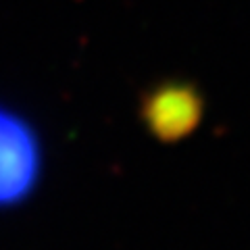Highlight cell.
<instances>
[{
    "label": "cell",
    "mask_w": 250,
    "mask_h": 250,
    "mask_svg": "<svg viewBox=\"0 0 250 250\" xmlns=\"http://www.w3.org/2000/svg\"><path fill=\"white\" fill-rule=\"evenodd\" d=\"M42 173V146L34 127L0 104V207L31 196Z\"/></svg>",
    "instance_id": "obj_1"
},
{
    "label": "cell",
    "mask_w": 250,
    "mask_h": 250,
    "mask_svg": "<svg viewBox=\"0 0 250 250\" xmlns=\"http://www.w3.org/2000/svg\"><path fill=\"white\" fill-rule=\"evenodd\" d=\"M205 115V98L194 83L165 82L150 88L140 104L148 134L161 142H177L198 129Z\"/></svg>",
    "instance_id": "obj_2"
}]
</instances>
